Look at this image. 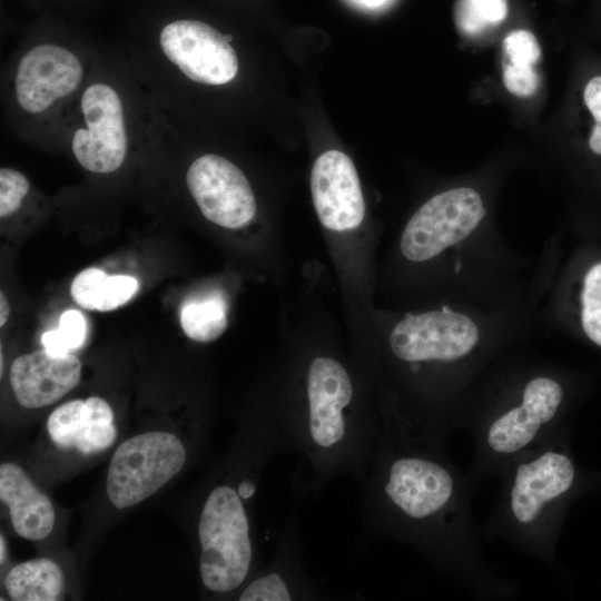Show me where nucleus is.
<instances>
[{
  "instance_id": "obj_19",
  "label": "nucleus",
  "mask_w": 601,
  "mask_h": 601,
  "mask_svg": "<svg viewBox=\"0 0 601 601\" xmlns=\"http://www.w3.org/2000/svg\"><path fill=\"white\" fill-rule=\"evenodd\" d=\"M184 333L196 342L217 339L228 324V304L219 290H210L185 300L180 309Z\"/></svg>"
},
{
  "instance_id": "obj_14",
  "label": "nucleus",
  "mask_w": 601,
  "mask_h": 601,
  "mask_svg": "<svg viewBox=\"0 0 601 601\" xmlns=\"http://www.w3.org/2000/svg\"><path fill=\"white\" fill-rule=\"evenodd\" d=\"M80 375L77 356L53 354L43 347L13 361L10 382L21 406L38 408L60 400L78 384Z\"/></svg>"
},
{
  "instance_id": "obj_27",
  "label": "nucleus",
  "mask_w": 601,
  "mask_h": 601,
  "mask_svg": "<svg viewBox=\"0 0 601 601\" xmlns=\"http://www.w3.org/2000/svg\"><path fill=\"white\" fill-rule=\"evenodd\" d=\"M9 312H10L9 303L6 296L3 295V293H1L0 294V326H3L7 323L8 317H9Z\"/></svg>"
},
{
  "instance_id": "obj_3",
  "label": "nucleus",
  "mask_w": 601,
  "mask_h": 601,
  "mask_svg": "<svg viewBox=\"0 0 601 601\" xmlns=\"http://www.w3.org/2000/svg\"><path fill=\"white\" fill-rule=\"evenodd\" d=\"M574 382L552 361L506 351L473 383L453 427L465 428L473 484L496 476L513 461L565 431Z\"/></svg>"
},
{
  "instance_id": "obj_7",
  "label": "nucleus",
  "mask_w": 601,
  "mask_h": 601,
  "mask_svg": "<svg viewBox=\"0 0 601 601\" xmlns=\"http://www.w3.org/2000/svg\"><path fill=\"white\" fill-rule=\"evenodd\" d=\"M186 450L167 432H148L121 443L114 453L107 493L111 503L124 509L147 499L183 469Z\"/></svg>"
},
{
  "instance_id": "obj_4",
  "label": "nucleus",
  "mask_w": 601,
  "mask_h": 601,
  "mask_svg": "<svg viewBox=\"0 0 601 601\" xmlns=\"http://www.w3.org/2000/svg\"><path fill=\"white\" fill-rule=\"evenodd\" d=\"M400 250L414 264L447 262L449 300L514 305L541 299L540 264L534 276H526L525 259L491 227L483 196L471 186L427 199L406 223Z\"/></svg>"
},
{
  "instance_id": "obj_22",
  "label": "nucleus",
  "mask_w": 601,
  "mask_h": 601,
  "mask_svg": "<svg viewBox=\"0 0 601 601\" xmlns=\"http://www.w3.org/2000/svg\"><path fill=\"white\" fill-rule=\"evenodd\" d=\"M503 51L509 62L520 66H533L541 57L535 36L524 29L513 30L504 38Z\"/></svg>"
},
{
  "instance_id": "obj_21",
  "label": "nucleus",
  "mask_w": 601,
  "mask_h": 601,
  "mask_svg": "<svg viewBox=\"0 0 601 601\" xmlns=\"http://www.w3.org/2000/svg\"><path fill=\"white\" fill-rule=\"evenodd\" d=\"M87 337V322L85 316L76 309L66 311L57 329L42 334L43 347L53 354H69L79 349Z\"/></svg>"
},
{
  "instance_id": "obj_12",
  "label": "nucleus",
  "mask_w": 601,
  "mask_h": 601,
  "mask_svg": "<svg viewBox=\"0 0 601 601\" xmlns=\"http://www.w3.org/2000/svg\"><path fill=\"white\" fill-rule=\"evenodd\" d=\"M319 597V589L304 566L298 516L294 511L283 528L272 561L243 584L238 600L294 601Z\"/></svg>"
},
{
  "instance_id": "obj_29",
  "label": "nucleus",
  "mask_w": 601,
  "mask_h": 601,
  "mask_svg": "<svg viewBox=\"0 0 601 601\" xmlns=\"http://www.w3.org/2000/svg\"><path fill=\"white\" fill-rule=\"evenodd\" d=\"M4 554H6L4 539L1 535L0 536V562L1 563H3V561H4Z\"/></svg>"
},
{
  "instance_id": "obj_18",
  "label": "nucleus",
  "mask_w": 601,
  "mask_h": 601,
  "mask_svg": "<svg viewBox=\"0 0 601 601\" xmlns=\"http://www.w3.org/2000/svg\"><path fill=\"white\" fill-rule=\"evenodd\" d=\"M4 587L16 601H55L62 593L63 577L49 559L29 560L7 573Z\"/></svg>"
},
{
  "instance_id": "obj_16",
  "label": "nucleus",
  "mask_w": 601,
  "mask_h": 601,
  "mask_svg": "<svg viewBox=\"0 0 601 601\" xmlns=\"http://www.w3.org/2000/svg\"><path fill=\"white\" fill-rule=\"evenodd\" d=\"M0 499L8 505L14 531L22 538L39 541L55 525V510L49 497L13 463L0 466Z\"/></svg>"
},
{
  "instance_id": "obj_11",
  "label": "nucleus",
  "mask_w": 601,
  "mask_h": 601,
  "mask_svg": "<svg viewBox=\"0 0 601 601\" xmlns=\"http://www.w3.org/2000/svg\"><path fill=\"white\" fill-rule=\"evenodd\" d=\"M311 190L316 214L327 229L344 231L362 223L365 204L359 178L344 152L328 150L315 160Z\"/></svg>"
},
{
  "instance_id": "obj_28",
  "label": "nucleus",
  "mask_w": 601,
  "mask_h": 601,
  "mask_svg": "<svg viewBox=\"0 0 601 601\" xmlns=\"http://www.w3.org/2000/svg\"><path fill=\"white\" fill-rule=\"evenodd\" d=\"M355 2H358L365 7L374 8L381 6L386 0H354Z\"/></svg>"
},
{
  "instance_id": "obj_9",
  "label": "nucleus",
  "mask_w": 601,
  "mask_h": 601,
  "mask_svg": "<svg viewBox=\"0 0 601 601\" xmlns=\"http://www.w3.org/2000/svg\"><path fill=\"white\" fill-rule=\"evenodd\" d=\"M81 110L87 128L75 132L73 155L90 171L117 170L127 151L122 106L117 92L104 83L91 85L82 95Z\"/></svg>"
},
{
  "instance_id": "obj_20",
  "label": "nucleus",
  "mask_w": 601,
  "mask_h": 601,
  "mask_svg": "<svg viewBox=\"0 0 601 601\" xmlns=\"http://www.w3.org/2000/svg\"><path fill=\"white\" fill-rule=\"evenodd\" d=\"M508 11V0H457L454 19L463 35L475 36L502 23Z\"/></svg>"
},
{
  "instance_id": "obj_17",
  "label": "nucleus",
  "mask_w": 601,
  "mask_h": 601,
  "mask_svg": "<svg viewBox=\"0 0 601 601\" xmlns=\"http://www.w3.org/2000/svg\"><path fill=\"white\" fill-rule=\"evenodd\" d=\"M138 288L139 283L132 276H110L99 268L90 267L75 277L70 293L82 308L108 312L126 304Z\"/></svg>"
},
{
  "instance_id": "obj_5",
  "label": "nucleus",
  "mask_w": 601,
  "mask_h": 601,
  "mask_svg": "<svg viewBox=\"0 0 601 601\" xmlns=\"http://www.w3.org/2000/svg\"><path fill=\"white\" fill-rule=\"evenodd\" d=\"M565 431L526 452L499 475L500 492L483 533L552 570L560 528L580 483Z\"/></svg>"
},
{
  "instance_id": "obj_1",
  "label": "nucleus",
  "mask_w": 601,
  "mask_h": 601,
  "mask_svg": "<svg viewBox=\"0 0 601 601\" xmlns=\"http://www.w3.org/2000/svg\"><path fill=\"white\" fill-rule=\"evenodd\" d=\"M365 531L404 544L473 597L505 600L519 585L483 556L471 514L473 483L446 444L378 434L358 482Z\"/></svg>"
},
{
  "instance_id": "obj_10",
  "label": "nucleus",
  "mask_w": 601,
  "mask_h": 601,
  "mask_svg": "<svg viewBox=\"0 0 601 601\" xmlns=\"http://www.w3.org/2000/svg\"><path fill=\"white\" fill-rule=\"evenodd\" d=\"M167 58L189 79L206 85H223L238 71L237 56L224 35L196 20H177L160 33Z\"/></svg>"
},
{
  "instance_id": "obj_23",
  "label": "nucleus",
  "mask_w": 601,
  "mask_h": 601,
  "mask_svg": "<svg viewBox=\"0 0 601 601\" xmlns=\"http://www.w3.org/2000/svg\"><path fill=\"white\" fill-rule=\"evenodd\" d=\"M29 187V181L24 175L10 168H1L0 216L2 218L12 215L19 209Z\"/></svg>"
},
{
  "instance_id": "obj_6",
  "label": "nucleus",
  "mask_w": 601,
  "mask_h": 601,
  "mask_svg": "<svg viewBox=\"0 0 601 601\" xmlns=\"http://www.w3.org/2000/svg\"><path fill=\"white\" fill-rule=\"evenodd\" d=\"M553 256L551 249L541 317L601 349V252L575 255L560 272Z\"/></svg>"
},
{
  "instance_id": "obj_26",
  "label": "nucleus",
  "mask_w": 601,
  "mask_h": 601,
  "mask_svg": "<svg viewBox=\"0 0 601 601\" xmlns=\"http://www.w3.org/2000/svg\"><path fill=\"white\" fill-rule=\"evenodd\" d=\"M588 144L593 154L601 156V124H593Z\"/></svg>"
},
{
  "instance_id": "obj_15",
  "label": "nucleus",
  "mask_w": 601,
  "mask_h": 601,
  "mask_svg": "<svg viewBox=\"0 0 601 601\" xmlns=\"http://www.w3.org/2000/svg\"><path fill=\"white\" fill-rule=\"evenodd\" d=\"M47 430L58 446L82 454L105 451L117 436L112 410L97 396L58 406L48 417Z\"/></svg>"
},
{
  "instance_id": "obj_25",
  "label": "nucleus",
  "mask_w": 601,
  "mask_h": 601,
  "mask_svg": "<svg viewBox=\"0 0 601 601\" xmlns=\"http://www.w3.org/2000/svg\"><path fill=\"white\" fill-rule=\"evenodd\" d=\"M583 100L594 122L601 124V76L588 81L583 90Z\"/></svg>"
},
{
  "instance_id": "obj_2",
  "label": "nucleus",
  "mask_w": 601,
  "mask_h": 601,
  "mask_svg": "<svg viewBox=\"0 0 601 601\" xmlns=\"http://www.w3.org/2000/svg\"><path fill=\"white\" fill-rule=\"evenodd\" d=\"M536 312L535 303L445 300L439 308L406 314L387 338L395 383L377 408L380 428L446 444L470 387L524 339Z\"/></svg>"
},
{
  "instance_id": "obj_30",
  "label": "nucleus",
  "mask_w": 601,
  "mask_h": 601,
  "mask_svg": "<svg viewBox=\"0 0 601 601\" xmlns=\"http://www.w3.org/2000/svg\"><path fill=\"white\" fill-rule=\"evenodd\" d=\"M224 37H225V39H226L228 42L233 40V36H231V35H225Z\"/></svg>"
},
{
  "instance_id": "obj_24",
  "label": "nucleus",
  "mask_w": 601,
  "mask_h": 601,
  "mask_svg": "<svg viewBox=\"0 0 601 601\" xmlns=\"http://www.w3.org/2000/svg\"><path fill=\"white\" fill-rule=\"evenodd\" d=\"M503 83L518 97H530L539 87V77L533 66H520L509 61L503 65Z\"/></svg>"
},
{
  "instance_id": "obj_8",
  "label": "nucleus",
  "mask_w": 601,
  "mask_h": 601,
  "mask_svg": "<svg viewBox=\"0 0 601 601\" xmlns=\"http://www.w3.org/2000/svg\"><path fill=\"white\" fill-rule=\"evenodd\" d=\"M188 189L203 215L214 224L236 229L256 214L252 187L243 171L218 155H204L189 167Z\"/></svg>"
},
{
  "instance_id": "obj_13",
  "label": "nucleus",
  "mask_w": 601,
  "mask_h": 601,
  "mask_svg": "<svg viewBox=\"0 0 601 601\" xmlns=\"http://www.w3.org/2000/svg\"><path fill=\"white\" fill-rule=\"evenodd\" d=\"M81 78L82 67L72 52L55 45L37 46L19 62L17 100L26 111L41 112L75 90Z\"/></svg>"
}]
</instances>
